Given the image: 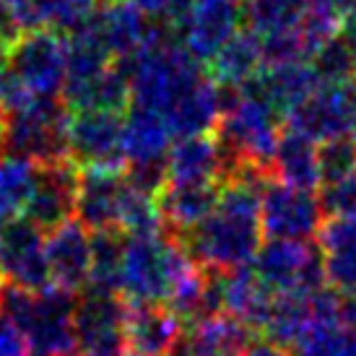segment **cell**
Listing matches in <instances>:
<instances>
[{
  "instance_id": "obj_1",
  "label": "cell",
  "mask_w": 356,
  "mask_h": 356,
  "mask_svg": "<svg viewBox=\"0 0 356 356\" xmlns=\"http://www.w3.org/2000/svg\"><path fill=\"white\" fill-rule=\"evenodd\" d=\"M273 182L270 169L260 164H239L224 182L221 198L211 216L179 237L193 263L206 273H229L252 266L266 234L260 224V198Z\"/></svg>"
},
{
  "instance_id": "obj_2",
  "label": "cell",
  "mask_w": 356,
  "mask_h": 356,
  "mask_svg": "<svg viewBox=\"0 0 356 356\" xmlns=\"http://www.w3.org/2000/svg\"><path fill=\"white\" fill-rule=\"evenodd\" d=\"M195 268L179 237L169 232L128 237L120 294L130 307L167 305Z\"/></svg>"
},
{
  "instance_id": "obj_3",
  "label": "cell",
  "mask_w": 356,
  "mask_h": 356,
  "mask_svg": "<svg viewBox=\"0 0 356 356\" xmlns=\"http://www.w3.org/2000/svg\"><path fill=\"white\" fill-rule=\"evenodd\" d=\"M76 307L79 297L52 286L31 294L6 284L0 309L21 327L31 348V356H73L76 341Z\"/></svg>"
},
{
  "instance_id": "obj_4",
  "label": "cell",
  "mask_w": 356,
  "mask_h": 356,
  "mask_svg": "<svg viewBox=\"0 0 356 356\" xmlns=\"http://www.w3.org/2000/svg\"><path fill=\"white\" fill-rule=\"evenodd\" d=\"M70 109L63 99H40L3 122V154L31 164H52L68 156Z\"/></svg>"
},
{
  "instance_id": "obj_5",
  "label": "cell",
  "mask_w": 356,
  "mask_h": 356,
  "mask_svg": "<svg viewBox=\"0 0 356 356\" xmlns=\"http://www.w3.org/2000/svg\"><path fill=\"white\" fill-rule=\"evenodd\" d=\"M250 268L260 278V284L276 297H312L327 286L323 250L309 242L266 239Z\"/></svg>"
},
{
  "instance_id": "obj_6",
  "label": "cell",
  "mask_w": 356,
  "mask_h": 356,
  "mask_svg": "<svg viewBox=\"0 0 356 356\" xmlns=\"http://www.w3.org/2000/svg\"><path fill=\"white\" fill-rule=\"evenodd\" d=\"M8 68L24 81L34 99H60L68 81L65 37L60 31H26L8 55Z\"/></svg>"
},
{
  "instance_id": "obj_7",
  "label": "cell",
  "mask_w": 356,
  "mask_h": 356,
  "mask_svg": "<svg viewBox=\"0 0 356 356\" xmlns=\"http://www.w3.org/2000/svg\"><path fill=\"white\" fill-rule=\"evenodd\" d=\"M260 224L268 239L309 242L312 237H320L325 211L320 195L309 190L289 188L273 179L260 198Z\"/></svg>"
},
{
  "instance_id": "obj_8",
  "label": "cell",
  "mask_w": 356,
  "mask_h": 356,
  "mask_svg": "<svg viewBox=\"0 0 356 356\" xmlns=\"http://www.w3.org/2000/svg\"><path fill=\"white\" fill-rule=\"evenodd\" d=\"M44 232L29 218L0 224V273L6 284L40 294L52 289V273L44 252Z\"/></svg>"
},
{
  "instance_id": "obj_9",
  "label": "cell",
  "mask_w": 356,
  "mask_h": 356,
  "mask_svg": "<svg viewBox=\"0 0 356 356\" xmlns=\"http://www.w3.org/2000/svg\"><path fill=\"white\" fill-rule=\"evenodd\" d=\"M289 128L302 133L305 138L320 143L354 136L356 125V97L351 83H320L291 115Z\"/></svg>"
},
{
  "instance_id": "obj_10",
  "label": "cell",
  "mask_w": 356,
  "mask_h": 356,
  "mask_svg": "<svg viewBox=\"0 0 356 356\" xmlns=\"http://www.w3.org/2000/svg\"><path fill=\"white\" fill-rule=\"evenodd\" d=\"M122 128H125V115H109V112L70 115L68 156L81 169L125 172L128 159L122 146Z\"/></svg>"
},
{
  "instance_id": "obj_11",
  "label": "cell",
  "mask_w": 356,
  "mask_h": 356,
  "mask_svg": "<svg viewBox=\"0 0 356 356\" xmlns=\"http://www.w3.org/2000/svg\"><path fill=\"white\" fill-rule=\"evenodd\" d=\"M130 305L122 294L83 291L76 307V341L86 356H122Z\"/></svg>"
},
{
  "instance_id": "obj_12",
  "label": "cell",
  "mask_w": 356,
  "mask_h": 356,
  "mask_svg": "<svg viewBox=\"0 0 356 356\" xmlns=\"http://www.w3.org/2000/svg\"><path fill=\"white\" fill-rule=\"evenodd\" d=\"M81 167L73 159H60L52 164H42L37 172V185L26 206V216L42 232H55L63 224L76 218L79 203Z\"/></svg>"
},
{
  "instance_id": "obj_13",
  "label": "cell",
  "mask_w": 356,
  "mask_h": 356,
  "mask_svg": "<svg viewBox=\"0 0 356 356\" xmlns=\"http://www.w3.org/2000/svg\"><path fill=\"white\" fill-rule=\"evenodd\" d=\"M239 31H242L239 0H193L188 16L175 29V34L193 58L208 65L216 58V52Z\"/></svg>"
},
{
  "instance_id": "obj_14",
  "label": "cell",
  "mask_w": 356,
  "mask_h": 356,
  "mask_svg": "<svg viewBox=\"0 0 356 356\" xmlns=\"http://www.w3.org/2000/svg\"><path fill=\"white\" fill-rule=\"evenodd\" d=\"M317 86L320 81L309 60H297V63H284V65H266L255 81H250L239 91L266 104L278 118H289Z\"/></svg>"
},
{
  "instance_id": "obj_15",
  "label": "cell",
  "mask_w": 356,
  "mask_h": 356,
  "mask_svg": "<svg viewBox=\"0 0 356 356\" xmlns=\"http://www.w3.org/2000/svg\"><path fill=\"white\" fill-rule=\"evenodd\" d=\"M52 286L79 294L86 291L91 276V232L79 218L55 229L44 242Z\"/></svg>"
},
{
  "instance_id": "obj_16",
  "label": "cell",
  "mask_w": 356,
  "mask_h": 356,
  "mask_svg": "<svg viewBox=\"0 0 356 356\" xmlns=\"http://www.w3.org/2000/svg\"><path fill=\"white\" fill-rule=\"evenodd\" d=\"M91 21L102 34L107 50L112 52V58H118L115 63L133 60L156 37V24L146 19L136 6H130L128 0H107L97 8Z\"/></svg>"
},
{
  "instance_id": "obj_17",
  "label": "cell",
  "mask_w": 356,
  "mask_h": 356,
  "mask_svg": "<svg viewBox=\"0 0 356 356\" xmlns=\"http://www.w3.org/2000/svg\"><path fill=\"white\" fill-rule=\"evenodd\" d=\"M125 172L81 169L76 218L89 232L120 229V208L125 198Z\"/></svg>"
},
{
  "instance_id": "obj_18",
  "label": "cell",
  "mask_w": 356,
  "mask_h": 356,
  "mask_svg": "<svg viewBox=\"0 0 356 356\" xmlns=\"http://www.w3.org/2000/svg\"><path fill=\"white\" fill-rule=\"evenodd\" d=\"M218 198L221 182H169L159 195V211L167 232L175 237L190 234L216 211Z\"/></svg>"
},
{
  "instance_id": "obj_19",
  "label": "cell",
  "mask_w": 356,
  "mask_h": 356,
  "mask_svg": "<svg viewBox=\"0 0 356 356\" xmlns=\"http://www.w3.org/2000/svg\"><path fill=\"white\" fill-rule=\"evenodd\" d=\"M182 333V323L164 305L130 307L125 351L130 356H175Z\"/></svg>"
},
{
  "instance_id": "obj_20",
  "label": "cell",
  "mask_w": 356,
  "mask_h": 356,
  "mask_svg": "<svg viewBox=\"0 0 356 356\" xmlns=\"http://www.w3.org/2000/svg\"><path fill=\"white\" fill-rule=\"evenodd\" d=\"M270 175L281 185L315 193V188L323 185L317 143L291 128L281 130V138H278L273 159H270Z\"/></svg>"
},
{
  "instance_id": "obj_21",
  "label": "cell",
  "mask_w": 356,
  "mask_h": 356,
  "mask_svg": "<svg viewBox=\"0 0 356 356\" xmlns=\"http://www.w3.org/2000/svg\"><path fill=\"white\" fill-rule=\"evenodd\" d=\"M65 107L79 115V112H109V115H125L133 104L128 76L112 65L107 73L97 79L81 81V83H65L63 89Z\"/></svg>"
},
{
  "instance_id": "obj_22",
  "label": "cell",
  "mask_w": 356,
  "mask_h": 356,
  "mask_svg": "<svg viewBox=\"0 0 356 356\" xmlns=\"http://www.w3.org/2000/svg\"><path fill=\"white\" fill-rule=\"evenodd\" d=\"M221 91H218L216 81L206 76V79L195 83L193 89L182 97V99L169 109L167 122L175 138H195V136H211L216 133L218 122H221Z\"/></svg>"
},
{
  "instance_id": "obj_23",
  "label": "cell",
  "mask_w": 356,
  "mask_h": 356,
  "mask_svg": "<svg viewBox=\"0 0 356 356\" xmlns=\"http://www.w3.org/2000/svg\"><path fill=\"white\" fill-rule=\"evenodd\" d=\"M169 182H221L224 156L216 136H195L172 143L167 156Z\"/></svg>"
},
{
  "instance_id": "obj_24",
  "label": "cell",
  "mask_w": 356,
  "mask_h": 356,
  "mask_svg": "<svg viewBox=\"0 0 356 356\" xmlns=\"http://www.w3.org/2000/svg\"><path fill=\"white\" fill-rule=\"evenodd\" d=\"M266 68L260 40L250 29H242L208 63V76L224 89H245Z\"/></svg>"
},
{
  "instance_id": "obj_25",
  "label": "cell",
  "mask_w": 356,
  "mask_h": 356,
  "mask_svg": "<svg viewBox=\"0 0 356 356\" xmlns=\"http://www.w3.org/2000/svg\"><path fill=\"white\" fill-rule=\"evenodd\" d=\"M172 140H175V133L161 112L130 104V109L125 112V128H122V146H125L128 164L167 159Z\"/></svg>"
},
{
  "instance_id": "obj_26",
  "label": "cell",
  "mask_w": 356,
  "mask_h": 356,
  "mask_svg": "<svg viewBox=\"0 0 356 356\" xmlns=\"http://www.w3.org/2000/svg\"><path fill=\"white\" fill-rule=\"evenodd\" d=\"M128 234L122 229L91 232V276L86 291L120 294Z\"/></svg>"
},
{
  "instance_id": "obj_27",
  "label": "cell",
  "mask_w": 356,
  "mask_h": 356,
  "mask_svg": "<svg viewBox=\"0 0 356 356\" xmlns=\"http://www.w3.org/2000/svg\"><path fill=\"white\" fill-rule=\"evenodd\" d=\"M65 58H68V81L65 83L97 79L115 65L112 52L107 50V44L91 19L76 31L65 34Z\"/></svg>"
},
{
  "instance_id": "obj_28",
  "label": "cell",
  "mask_w": 356,
  "mask_h": 356,
  "mask_svg": "<svg viewBox=\"0 0 356 356\" xmlns=\"http://www.w3.org/2000/svg\"><path fill=\"white\" fill-rule=\"evenodd\" d=\"M309 0H248L245 29L255 37H270L284 31H297L307 16Z\"/></svg>"
},
{
  "instance_id": "obj_29",
  "label": "cell",
  "mask_w": 356,
  "mask_h": 356,
  "mask_svg": "<svg viewBox=\"0 0 356 356\" xmlns=\"http://www.w3.org/2000/svg\"><path fill=\"white\" fill-rule=\"evenodd\" d=\"M37 172L40 167L26 159H0V224L19 218L21 211H26L37 185Z\"/></svg>"
},
{
  "instance_id": "obj_30",
  "label": "cell",
  "mask_w": 356,
  "mask_h": 356,
  "mask_svg": "<svg viewBox=\"0 0 356 356\" xmlns=\"http://www.w3.org/2000/svg\"><path fill=\"white\" fill-rule=\"evenodd\" d=\"M312 297H302V294H286V297H276L270 317L266 323L263 336L268 341H276L278 346L294 348L299 338L307 333V327L312 325Z\"/></svg>"
},
{
  "instance_id": "obj_31",
  "label": "cell",
  "mask_w": 356,
  "mask_h": 356,
  "mask_svg": "<svg viewBox=\"0 0 356 356\" xmlns=\"http://www.w3.org/2000/svg\"><path fill=\"white\" fill-rule=\"evenodd\" d=\"M294 351L297 356H356V327L312 320Z\"/></svg>"
},
{
  "instance_id": "obj_32",
  "label": "cell",
  "mask_w": 356,
  "mask_h": 356,
  "mask_svg": "<svg viewBox=\"0 0 356 356\" xmlns=\"http://www.w3.org/2000/svg\"><path fill=\"white\" fill-rule=\"evenodd\" d=\"M309 65L315 68L320 83H351L356 79L354 63H351L343 42L338 40V37H333L327 44H323L309 58Z\"/></svg>"
},
{
  "instance_id": "obj_33",
  "label": "cell",
  "mask_w": 356,
  "mask_h": 356,
  "mask_svg": "<svg viewBox=\"0 0 356 356\" xmlns=\"http://www.w3.org/2000/svg\"><path fill=\"white\" fill-rule=\"evenodd\" d=\"M317 156H320V179H323V185L354 175L356 172L354 136L320 143V146H317ZM323 185H320V188H323Z\"/></svg>"
},
{
  "instance_id": "obj_34",
  "label": "cell",
  "mask_w": 356,
  "mask_h": 356,
  "mask_svg": "<svg viewBox=\"0 0 356 356\" xmlns=\"http://www.w3.org/2000/svg\"><path fill=\"white\" fill-rule=\"evenodd\" d=\"M323 257H325L327 286L336 289L343 297H356V245L323 252Z\"/></svg>"
},
{
  "instance_id": "obj_35",
  "label": "cell",
  "mask_w": 356,
  "mask_h": 356,
  "mask_svg": "<svg viewBox=\"0 0 356 356\" xmlns=\"http://www.w3.org/2000/svg\"><path fill=\"white\" fill-rule=\"evenodd\" d=\"M320 203L325 218L356 216V172L320 188Z\"/></svg>"
},
{
  "instance_id": "obj_36",
  "label": "cell",
  "mask_w": 356,
  "mask_h": 356,
  "mask_svg": "<svg viewBox=\"0 0 356 356\" xmlns=\"http://www.w3.org/2000/svg\"><path fill=\"white\" fill-rule=\"evenodd\" d=\"M0 356H31L26 336L3 309H0Z\"/></svg>"
},
{
  "instance_id": "obj_37",
  "label": "cell",
  "mask_w": 356,
  "mask_h": 356,
  "mask_svg": "<svg viewBox=\"0 0 356 356\" xmlns=\"http://www.w3.org/2000/svg\"><path fill=\"white\" fill-rule=\"evenodd\" d=\"M242 356H291V351L284 346H278L276 341H268V338H255L252 343H250Z\"/></svg>"
},
{
  "instance_id": "obj_38",
  "label": "cell",
  "mask_w": 356,
  "mask_h": 356,
  "mask_svg": "<svg viewBox=\"0 0 356 356\" xmlns=\"http://www.w3.org/2000/svg\"><path fill=\"white\" fill-rule=\"evenodd\" d=\"M338 40L343 42L348 58H351V63H354V68H356V13L343 16V24H341V31H338Z\"/></svg>"
},
{
  "instance_id": "obj_39",
  "label": "cell",
  "mask_w": 356,
  "mask_h": 356,
  "mask_svg": "<svg viewBox=\"0 0 356 356\" xmlns=\"http://www.w3.org/2000/svg\"><path fill=\"white\" fill-rule=\"evenodd\" d=\"M8 55H10V44H6V42L0 40V70L8 65Z\"/></svg>"
},
{
  "instance_id": "obj_40",
  "label": "cell",
  "mask_w": 356,
  "mask_h": 356,
  "mask_svg": "<svg viewBox=\"0 0 356 356\" xmlns=\"http://www.w3.org/2000/svg\"><path fill=\"white\" fill-rule=\"evenodd\" d=\"M338 6H341V10L343 13H356V0H338Z\"/></svg>"
},
{
  "instance_id": "obj_41",
  "label": "cell",
  "mask_w": 356,
  "mask_h": 356,
  "mask_svg": "<svg viewBox=\"0 0 356 356\" xmlns=\"http://www.w3.org/2000/svg\"><path fill=\"white\" fill-rule=\"evenodd\" d=\"M3 122H6V112L0 109V133H3Z\"/></svg>"
},
{
  "instance_id": "obj_42",
  "label": "cell",
  "mask_w": 356,
  "mask_h": 356,
  "mask_svg": "<svg viewBox=\"0 0 356 356\" xmlns=\"http://www.w3.org/2000/svg\"><path fill=\"white\" fill-rule=\"evenodd\" d=\"M354 97H356V79H354ZM354 140H356V125H354Z\"/></svg>"
},
{
  "instance_id": "obj_43",
  "label": "cell",
  "mask_w": 356,
  "mask_h": 356,
  "mask_svg": "<svg viewBox=\"0 0 356 356\" xmlns=\"http://www.w3.org/2000/svg\"><path fill=\"white\" fill-rule=\"evenodd\" d=\"M0 154H3V138H0Z\"/></svg>"
},
{
  "instance_id": "obj_44",
  "label": "cell",
  "mask_w": 356,
  "mask_h": 356,
  "mask_svg": "<svg viewBox=\"0 0 356 356\" xmlns=\"http://www.w3.org/2000/svg\"><path fill=\"white\" fill-rule=\"evenodd\" d=\"M73 356H86V354H81V351H79V354H73Z\"/></svg>"
},
{
  "instance_id": "obj_45",
  "label": "cell",
  "mask_w": 356,
  "mask_h": 356,
  "mask_svg": "<svg viewBox=\"0 0 356 356\" xmlns=\"http://www.w3.org/2000/svg\"><path fill=\"white\" fill-rule=\"evenodd\" d=\"M122 356H130V354H122Z\"/></svg>"
},
{
  "instance_id": "obj_46",
  "label": "cell",
  "mask_w": 356,
  "mask_h": 356,
  "mask_svg": "<svg viewBox=\"0 0 356 356\" xmlns=\"http://www.w3.org/2000/svg\"><path fill=\"white\" fill-rule=\"evenodd\" d=\"M336 3H338V0H336Z\"/></svg>"
}]
</instances>
